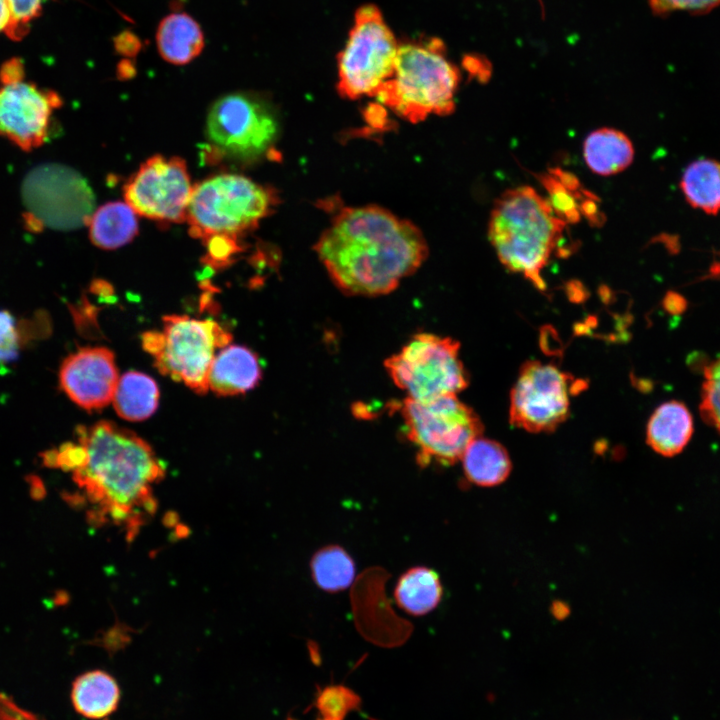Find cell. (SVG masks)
Listing matches in <instances>:
<instances>
[{"label":"cell","mask_w":720,"mask_h":720,"mask_svg":"<svg viewBox=\"0 0 720 720\" xmlns=\"http://www.w3.org/2000/svg\"><path fill=\"white\" fill-rule=\"evenodd\" d=\"M314 583L323 591L340 592L348 588L355 577V563L340 546L329 545L318 550L311 559Z\"/></svg>","instance_id":"cell-26"},{"label":"cell","mask_w":720,"mask_h":720,"mask_svg":"<svg viewBox=\"0 0 720 720\" xmlns=\"http://www.w3.org/2000/svg\"><path fill=\"white\" fill-rule=\"evenodd\" d=\"M584 160L595 174L609 176L625 170L633 161L634 147L621 131L597 129L584 141Z\"/></svg>","instance_id":"cell-20"},{"label":"cell","mask_w":720,"mask_h":720,"mask_svg":"<svg viewBox=\"0 0 720 720\" xmlns=\"http://www.w3.org/2000/svg\"><path fill=\"white\" fill-rule=\"evenodd\" d=\"M207 253L205 263L219 269L232 263V259L241 251L239 238L227 235H214L203 241Z\"/></svg>","instance_id":"cell-30"},{"label":"cell","mask_w":720,"mask_h":720,"mask_svg":"<svg viewBox=\"0 0 720 720\" xmlns=\"http://www.w3.org/2000/svg\"><path fill=\"white\" fill-rule=\"evenodd\" d=\"M192 186L179 157L147 159L124 186L126 203L139 215L168 224L186 220Z\"/></svg>","instance_id":"cell-13"},{"label":"cell","mask_w":720,"mask_h":720,"mask_svg":"<svg viewBox=\"0 0 720 720\" xmlns=\"http://www.w3.org/2000/svg\"><path fill=\"white\" fill-rule=\"evenodd\" d=\"M314 249L336 287L361 296L390 293L428 255L417 226L376 205L342 208Z\"/></svg>","instance_id":"cell-1"},{"label":"cell","mask_w":720,"mask_h":720,"mask_svg":"<svg viewBox=\"0 0 720 720\" xmlns=\"http://www.w3.org/2000/svg\"><path fill=\"white\" fill-rule=\"evenodd\" d=\"M666 296L667 297L665 299V306L670 312L681 313L685 310L687 304L685 299L681 295L675 292H670Z\"/></svg>","instance_id":"cell-36"},{"label":"cell","mask_w":720,"mask_h":720,"mask_svg":"<svg viewBox=\"0 0 720 720\" xmlns=\"http://www.w3.org/2000/svg\"><path fill=\"white\" fill-rule=\"evenodd\" d=\"M680 189L691 207L717 215L720 212V162L709 158L691 162L682 173Z\"/></svg>","instance_id":"cell-25"},{"label":"cell","mask_w":720,"mask_h":720,"mask_svg":"<svg viewBox=\"0 0 720 720\" xmlns=\"http://www.w3.org/2000/svg\"><path fill=\"white\" fill-rule=\"evenodd\" d=\"M694 432L693 417L681 401L670 400L651 414L646 428V441L657 454L673 457L688 445Z\"/></svg>","instance_id":"cell-17"},{"label":"cell","mask_w":720,"mask_h":720,"mask_svg":"<svg viewBox=\"0 0 720 720\" xmlns=\"http://www.w3.org/2000/svg\"><path fill=\"white\" fill-rule=\"evenodd\" d=\"M262 378L258 356L241 345L225 346L211 365L209 388L219 396H234L254 389Z\"/></svg>","instance_id":"cell-16"},{"label":"cell","mask_w":720,"mask_h":720,"mask_svg":"<svg viewBox=\"0 0 720 720\" xmlns=\"http://www.w3.org/2000/svg\"><path fill=\"white\" fill-rule=\"evenodd\" d=\"M24 222L33 232L50 228L69 231L89 223L95 198L86 179L59 163L31 169L21 186Z\"/></svg>","instance_id":"cell-9"},{"label":"cell","mask_w":720,"mask_h":720,"mask_svg":"<svg viewBox=\"0 0 720 720\" xmlns=\"http://www.w3.org/2000/svg\"><path fill=\"white\" fill-rule=\"evenodd\" d=\"M405 434L416 448L417 463L449 466L483 432L478 415L456 395L431 400L406 398L400 406Z\"/></svg>","instance_id":"cell-7"},{"label":"cell","mask_w":720,"mask_h":720,"mask_svg":"<svg viewBox=\"0 0 720 720\" xmlns=\"http://www.w3.org/2000/svg\"><path fill=\"white\" fill-rule=\"evenodd\" d=\"M719 256H720V251H719ZM709 273H710V274L720 275V260L717 261V262H714V263L711 265V268H710Z\"/></svg>","instance_id":"cell-38"},{"label":"cell","mask_w":720,"mask_h":720,"mask_svg":"<svg viewBox=\"0 0 720 720\" xmlns=\"http://www.w3.org/2000/svg\"><path fill=\"white\" fill-rule=\"evenodd\" d=\"M19 336L16 321L10 312L0 310V363L16 359Z\"/></svg>","instance_id":"cell-32"},{"label":"cell","mask_w":720,"mask_h":720,"mask_svg":"<svg viewBox=\"0 0 720 720\" xmlns=\"http://www.w3.org/2000/svg\"><path fill=\"white\" fill-rule=\"evenodd\" d=\"M0 84V136L24 151L40 147L48 139L61 97L24 78Z\"/></svg>","instance_id":"cell-14"},{"label":"cell","mask_w":720,"mask_h":720,"mask_svg":"<svg viewBox=\"0 0 720 720\" xmlns=\"http://www.w3.org/2000/svg\"><path fill=\"white\" fill-rule=\"evenodd\" d=\"M231 340L232 335L217 322L186 315H166L162 332L147 331L142 335L143 348L153 357L158 371L198 394L209 389L215 350Z\"/></svg>","instance_id":"cell-6"},{"label":"cell","mask_w":720,"mask_h":720,"mask_svg":"<svg viewBox=\"0 0 720 720\" xmlns=\"http://www.w3.org/2000/svg\"><path fill=\"white\" fill-rule=\"evenodd\" d=\"M24 64L19 58H12L0 68V83L23 79Z\"/></svg>","instance_id":"cell-35"},{"label":"cell","mask_w":720,"mask_h":720,"mask_svg":"<svg viewBox=\"0 0 720 720\" xmlns=\"http://www.w3.org/2000/svg\"><path fill=\"white\" fill-rule=\"evenodd\" d=\"M575 385L572 376L553 364L525 362L511 391V424L534 433L555 430L569 415Z\"/></svg>","instance_id":"cell-12"},{"label":"cell","mask_w":720,"mask_h":720,"mask_svg":"<svg viewBox=\"0 0 720 720\" xmlns=\"http://www.w3.org/2000/svg\"><path fill=\"white\" fill-rule=\"evenodd\" d=\"M208 140L224 154L256 159L272 147L278 122L267 105L248 93H231L211 106L206 123Z\"/></svg>","instance_id":"cell-11"},{"label":"cell","mask_w":720,"mask_h":720,"mask_svg":"<svg viewBox=\"0 0 720 720\" xmlns=\"http://www.w3.org/2000/svg\"><path fill=\"white\" fill-rule=\"evenodd\" d=\"M443 587L437 572L425 566L406 570L396 582L394 599L400 609L412 616H423L440 603Z\"/></svg>","instance_id":"cell-21"},{"label":"cell","mask_w":720,"mask_h":720,"mask_svg":"<svg viewBox=\"0 0 720 720\" xmlns=\"http://www.w3.org/2000/svg\"><path fill=\"white\" fill-rule=\"evenodd\" d=\"M46 0H8L11 25L6 35L11 40H21L30 29L33 20L40 16Z\"/></svg>","instance_id":"cell-29"},{"label":"cell","mask_w":720,"mask_h":720,"mask_svg":"<svg viewBox=\"0 0 720 720\" xmlns=\"http://www.w3.org/2000/svg\"><path fill=\"white\" fill-rule=\"evenodd\" d=\"M541 182L556 216L566 224L578 222L582 216L581 203L589 192L580 191L577 178L562 169H552L541 176Z\"/></svg>","instance_id":"cell-27"},{"label":"cell","mask_w":720,"mask_h":720,"mask_svg":"<svg viewBox=\"0 0 720 720\" xmlns=\"http://www.w3.org/2000/svg\"><path fill=\"white\" fill-rule=\"evenodd\" d=\"M85 449L74 482L92 506L90 520L112 523L134 536L155 512L154 486L165 470L152 447L137 434L110 421L77 428Z\"/></svg>","instance_id":"cell-2"},{"label":"cell","mask_w":720,"mask_h":720,"mask_svg":"<svg viewBox=\"0 0 720 720\" xmlns=\"http://www.w3.org/2000/svg\"><path fill=\"white\" fill-rule=\"evenodd\" d=\"M159 395L154 379L138 371H129L118 380L113 405L121 418L142 421L152 416L158 408Z\"/></svg>","instance_id":"cell-24"},{"label":"cell","mask_w":720,"mask_h":720,"mask_svg":"<svg viewBox=\"0 0 720 720\" xmlns=\"http://www.w3.org/2000/svg\"><path fill=\"white\" fill-rule=\"evenodd\" d=\"M158 51L167 62L183 65L196 58L204 48L199 24L186 13L163 18L156 33Z\"/></svg>","instance_id":"cell-18"},{"label":"cell","mask_w":720,"mask_h":720,"mask_svg":"<svg viewBox=\"0 0 720 720\" xmlns=\"http://www.w3.org/2000/svg\"><path fill=\"white\" fill-rule=\"evenodd\" d=\"M459 81L441 40L409 41L398 46L393 75L375 96L402 119L417 123L453 112Z\"/></svg>","instance_id":"cell-4"},{"label":"cell","mask_w":720,"mask_h":720,"mask_svg":"<svg viewBox=\"0 0 720 720\" xmlns=\"http://www.w3.org/2000/svg\"><path fill=\"white\" fill-rule=\"evenodd\" d=\"M92 243L102 249H116L130 242L138 232L136 212L119 201L98 208L89 223Z\"/></svg>","instance_id":"cell-23"},{"label":"cell","mask_w":720,"mask_h":720,"mask_svg":"<svg viewBox=\"0 0 720 720\" xmlns=\"http://www.w3.org/2000/svg\"><path fill=\"white\" fill-rule=\"evenodd\" d=\"M0 720H46L39 714L21 708L13 698L0 692Z\"/></svg>","instance_id":"cell-33"},{"label":"cell","mask_w":720,"mask_h":720,"mask_svg":"<svg viewBox=\"0 0 720 720\" xmlns=\"http://www.w3.org/2000/svg\"><path fill=\"white\" fill-rule=\"evenodd\" d=\"M71 701L75 711L83 717L103 719L117 709L120 688L106 671H87L73 681Z\"/></svg>","instance_id":"cell-19"},{"label":"cell","mask_w":720,"mask_h":720,"mask_svg":"<svg viewBox=\"0 0 720 720\" xmlns=\"http://www.w3.org/2000/svg\"><path fill=\"white\" fill-rule=\"evenodd\" d=\"M398 46L380 10L371 4L361 6L338 55L339 94L351 100L375 96L393 75Z\"/></svg>","instance_id":"cell-10"},{"label":"cell","mask_w":720,"mask_h":720,"mask_svg":"<svg viewBox=\"0 0 720 720\" xmlns=\"http://www.w3.org/2000/svg\"><path fill=\"white\" fill-rule=\"evenodd\" d=\"M566 223L532 187L505 191L490 213L488 237L501 263L541 291V275L563 237Z\"/></svg>","instance_id":"cell-3"},{"label":"cell","mask_w":720,"mask_h":720,"mask_svg":"<svg viewBox=\"0 0 720 720\" xmlns=\"http://www.w3.org/2000/svg\"><path fill=\"white\" fill-rule=\"evenodd\" d=\"M652 13L656 16H668L676 11H685L691 15H705L720 5V0H648Z\"/></svg>","instance_id":"cell-31"},{"label":"cell","mask_w":720,"mask_h":720,"mask_svg":"<svg viewBox=\"0 0 720 720\" xmlns=\"http://www.w3.org/2000/svg\"><path fill=\"white\" fill-rule=\"evenodd\" d=\"M11 25V12L8 0H0V33L8 32Z\"/></svg>","instance_id":"cell-37"},{"label":"cell","mask_w":720,"mask_h":720,"mask_svg":"<svg viewBox=\"0 0 720 720\" xmlns=\"http://www.w3.org/2000/svg\"><path fill=\"white\" fill-rule=\"evenodd\" d=\"M114 46L121 55L134 56L140 50L141 43L135 34L124 31L114 38Z\"/></svg>","instance_id":"cell-34"},{"label":"cell","mask_w":720,"mask_h":720,"mask_svg":"<svg viewBox=\"0 0 720 720\" xmlns=\"http://www.w3.org/2000/svg\"><path fill=\"white\" fill-rule=\"evenodd\" d=\"M272 189L236 174L209 177L192 188L186 221L192 237L214 235L240 238L274 208Z\"/></svg>","instance_id":"cell-5"},{"label":"cell","mask_w":720,"mask_h":720,"mask_svg":"<svg viewBox=\"0 0 720 720\" xmlns=\"http://www.w3.org/2000/svg\"><path fill=\"white\" fill-rule=\"evenodd\" d=\"M459 347L450 337L416 334L398 353L387 358L384 366L394 384L412 400L457 395L469 384Z\"/></svg>","instance_id":"cell-8"},{"label":"cell","mask_w":720,"mask_h":720,"mask_svg":"<svg viewBox=\"0 0 720 720\" xmlns=\"http://www.w3.org/2000/svg\"><path fill=\"white\" fill-rule=\"evenodd\" d=\"M118 380L114 354L106 347L81 348L66 357L59 370L62 390L87 411L107 406Z\"/></svg>","instance_id":"cell-15"},{"label":"cell","mask_w":720,"mask_h":720,"mask_svg":"<svg viewBox=\"0 0 720 720\" xmlns=\"http://www.w3.org/2000/svg\"><path fill=\"white\" fill-rule=\"evenodd\" d=\"M466 478L482 487L504 482L511 471V460L498 442L481 436L473 440L462 456Z\"/></svg>","instance_id":"cell-22"},{"label":"cell","mask_w":720,"mask_h":720,"mask_svg":"<svg viewBox=\"0 0 720 720\" xmlns=\"http://www.w3.org/2000/svg\"><path fill=\"white\" fill-rule=\"evenodd\" d=\"M701 370L699 412L703 421L720 434V355L705 363Z\"/></svg>","instance_id":"cell-28"}]
</instances>
